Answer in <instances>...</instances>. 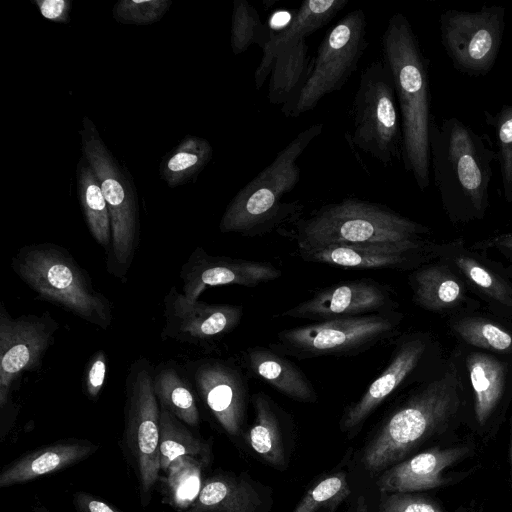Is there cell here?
Returning a JSON list of instances; mask_svg holds the SVG:
<instances>
[{
    "label": "cell",
    "mask_w": 512,
    "mask_h": 512,
    "mask_svg": "<svg viewBox=\"0 0 512 512\" xmlns=\"http://www.w3.org/2000/svg\"><path fill=\"white\" fill-rule=\"evenodd\" d=\"M383 62L395 86L401 118V159L418 188L430 184L431 114L428 65L405 15L393 14L381 37Z\"/></svg>",
    "instance_id": "cell-1"
},
{
    "label": "cell",
    "mask_w": 512,
    "mask_h": 512,
    "mask_svg": "<svg viewBox=\"0 0 512 512\" xmlns=\"http://www.w3.org/2000/svg\"><path fill=\"white\" fill-rule=\"evenodd\" d=\"M497 158L489 139L451 117L430 129V168L445 207L480 217L489 204L492 164Z\"/></svg>",
    "instance_id": "cell-2"
},
{
    "label": "cell",
    "mask_w": 512,
    "mask_h": 512,
    "mask_svg": "<svg viewBox=\"0 0 512 512\" xmlns=\"http://www.w3.org/2000/svg\"><path fill=\"white\" fill-rule=\"evenodd\" d=\"M11 268L41 299L103 330L112 324V302L95 289L87 271L64 247L25 245L12 257Z\"/></svg>",
    "instance_id": "cell-3"
},
{
    "label": "cell",
    "mask_w": 512,
    "mask_h": 512,
    "mask_svg": "<svg viewBox=\"0 0 512 512\" xmlns=\"http://www.w3.org/2000/svg\"><path fill=\"white\" fill-rule=\"evenodd\" d=\"M421 224L389 207L357 198L326 204L295 224L299 251L331 245L420 243Z\"/></svg>",
    "instance_id": "cell-4"
},
{
    "label": "cell",
    "mask_w": 512,
    "mask_h": 512,
    "mask_svg": "<svg viewBox=\"0 0 512 512\" xmlns=\"http://www.w3.org/2000/svg\"><path fill=\"white\" fill-rule=\"evenodd\" d=\"M457 380L451 373L421 388L393 411L367 443L362 463L376 474L440 432L458 410Z\"/></svg>",
    "instance_id": "cell-5"
},
{
    "label": "cell",
    "mask_w": 512,
    "mask_h": 512,
    "mask_svg": "<svg viewBox=\"0 0 512 512\" xmlns=\"http://www.w3.org/2000/svg\"><path fill=\"white\" fill-rule=\"evenodd\" d=\"M322 131V123L306 127L241 188L222 215L220 231L252 236L267 231L292 213L295 203L281 200L299 183L301 169L297 161Z\"/></svg>",
    "instance_id": "cell-6"
},
{
    "label": "cell",
    "mask_w": 512,
    "mask_h": 512,
    "mask_svg": "<svg viewBox=\"0 0 512 512\" xmlns=\"http://www.w3.org/2000/svg\"><path fill=\"white\" fill-rule=\"evenodd\" d=\"M82 154L95 171L111 222V244L106 254L107 272L125 279L139 243V206L135 186L88 117L80 130Z\"/></svg>",
    "instance_id": "cell-7"
},
{
    "label": "cell",
    "mask_w": 512,
    "mask_h": 512,
    "mask_svg": "<svg viewBox=\"0 0 512 512\" xmlns=\"http://www.w3.org/2000/svg\"><path fill=\"white\" fill-rule=\"evenodd\" d=\"M367 19L362 9L344 15L323 37L309 74L298 93L281 106L285 117H298L328 94L339 91L356 71L367 47Z\"/></svg>",
    "instance_id": "cell-8"
},
{
    "label": "cell",
    "mask_w": 512,
    "mask_h": 512,
    "mask_svg": "<svg viewBox=\"0 0 512 512\" xmlns=\"http://www.w3.org/2000/svg\"><path fill=\"white\" fill-rule=\"evenodd\" d=\"M351 142L384 166L401 158L402 130L392 75L382 61L361 72L353 105Z\"/></svg>",
    "instance_id": "cell-9"
},
{
    "label": "cell",
    "mask_w": 512,
    "mask_h": 512,
    "mask_svg": "<svg viewBox=\"0 0 512 512\" xmlns=\"http://www.w3.org/2000/svg\"><path fill=\"white\" fill-rule=\"evenodd\" d=\"M154 368L145 357L129 367L125 380V441L146 505L159 477L160 405L153 385Z\"/></svg>",
    "instance_id": "cell-10"
},
{
    "label": "cell",
    "mask_w": 512,
    "mask_h": 512,
    "mask_svg": "<svg viewBox=\"0 0 512 512\" xmlns=\"http://www.w3.org/2000/svg\"><path fill=\"white\" fill-rule=\"evenodd\" d=\"M396 326L388 311L319 321L280 331L271 347L298 359L355 354L391 335Z\"/></svg>",
    "instance_id": "cell-11"
},
{
    "label": "cell",
    "mask_w": 512,
    "mask_h": 512,
    "mask_svg": "<svg viewBox=\"0 0 512 512\" xmlns=\"http://www.w3.org/2000/svg\"><path fill=\"white\" fill-rule=\"evenodd\" d=\"M59 328L49 311L12 317L0 303V413L2 433L16 418L12 387L26 371L40 367Z\"/></svg>",
    "instance_id": "cell-12"
},
{
    "label": "cell",
    "mask_w": 512,
    "mask_h": 512,
    "mask_svg": "<svg viewBox=\"0 0 512 512\" xmlns=\"http://www.w3.org/2000/svg\"><path fill=\"white\" fill-rule=\"evenodd\" d=\"M441 43L454 66L468 75H483L494 66L505 28V7L478 11L446 10L440 16Z\"/></svg>",
    "instance_id": "cell-13"
},
{
    "label": "cell",
    "mask_w": 512,
    "mask_h": 512,
    "mask_svg": "<svg viewBox=\"0 0 512 512\" xmlns=\"http://www.w3.org/2000/svg\"><path fill=\"white\" fill-rule=\"evenodd\" d=\"M163 340L206 347L231 332L243 316V308L231 304L189 302L175 286L164 297Z\"/></svg>",
    "instance_id": "cell-14"
},
{
    "label": "cell",
    "mask_w": 512,
    "mask_h": 512,
    "mask_svg": "<svg viewBox=\"0 0 512 512\" xmlns=\"http://www.w3.org/2000/svg\"><path fill=\"white\" fill-rule=\"evenodd\" d=\"M185 371L223 430L238 436L246 417V386L240 372L233 365L217 359L188 363Z\"/></svg>",
    "instance_id": "cell-15"
},
{
    "label": "cell",
    "mask_w": 512,
    "mask_h": 512,
    "mask_svg": "<svg viewBox=\"0 0 512 512\" xmlns=\"http://www.w3.org/2000/svg\"><path fill=\"white\" fill-rule=\"evenodd\" d=\"M281 271L268 262L209 255L198 246L182 265V294L198 301L207 287L241 285L254 287L279 278Z\"/></svg>",
    "instance_id": "cell-16"
},
{
    "label": "cell",
    "mask_w": 512,
    "mask_h": 512,
    "mask_svg": "<svg viewBox=\"0 0 512 512\" xmlns=\"http://www.w3.org/2000/svg\"><path fill=\"white\" fill-rule=\"evenodd\" d=\"M389 302V293L384 285L360 279L327 287L282 315L319 322L386 312Z\"/></svg>",
    "instance_id": "cell-17"
},
{
    "label": "cell",
    "mask_w": 512,
    "mask_h": 512,
    "mask_svg": "<svg viewBox=\"0 0 512 512\" xmlns=\"http://www.w3.org/2000/svg\"><path fill=\"white\" fill-rule=\"evenodd\" d=\"M468 453L466 446L434 447L392 465L380 475L377 487L381 493H411L440 487L447 483L442 475L444 470Z\"/></svg>",
    "instance_id": "cell-18"
},
{
    "label": "cell",
    "mask_w": 512,
    "mask_h": 512,
    "mask_svg": "<svg viewBox=\"0 0 512 512\" xmlns=\"http://www.w3.org/2000/svg\"><path fill=\"white\" fill-rule=\"evenodd\" d=\"M425 350L426 345L421 339L400 343L386 368L362 396L345 410L340 423L342 431L348 432L359 427L414 371Z\"/></svg>",
    "instance_id": "cell-19"
},
{
    "label": "cell",
    "mask_w": 512,
    "mask_h": 512,
    "mask_svg": "<svg viewBox=\"0 0 512 512\" xmlns=\"http://www.w3.org/2000/svg\"><path fill=\"white\" fill-rule=\"evenodd\" d=\"M349 0H305L294 11L287 25L271 33L263 56L254 73L257 90L261 89L272 71L276 57L285 49L297 44L328 24Z\"/></svg>",
    "instance_id": "cell-20"
},
{
    "label": "cell",
    "mask_w": 512,
    "mask_h": 512,
    "mask_svg": "<svg viewBox=\"0 0 512 512\" xmlns=\"http://www.w3.org/2000/svg\"><path fill=\"white\" fill-rule=\"evenodd\" d=\"M420 247V243L331 245L299 254L305 261L344 269H390L403 266Z\"/></svg>",
    "instance_id": "cell-21"
},
{
    "label": "cell",
    "mask_w": 512,
    "mask_h": 512,
    "mask_svg": "<svg viewBox=\"0 0 512 512\" xmlns=\"http://www.w3.org/2000/svg\"><path fill=\"white\" fill-rule=\"evenodd\" d=\"M97 446L87 441H62L40 447L18 458L0 474V487L35 480L69 467L93 454Z\"/></svg>",
    "instance_id": "cell-22"
},
{
    "label": "cell",
    "mask_w": 512,
    "mask_h": 512,
    "mask_svg": "<svg viewBox=\"0 0 512 512\" xmlns=\"http://www.w3.org/2000/svg\"><path fill=\"white\" fill-rule=\"evenodd\" d=\"M265 500L244 475L218 474L207 479L186 512H262Z\"/></svg>",
    "instance_id": "cell-23"
},
{
    "label": "cell",
    "mask_w": 512,
    "mask_h": 512,
    "mask_svg": "<svg viewBox=\"0 0 512 512\" xmlns=\"http://www.w3.org/2000/svg\"><path fill=\"white\" fill-rule=\"evenodd\" d=\"M250 371L274 389L300 402H315L317 394L305 376L294 363L273 350L255 347L247 352Z\"/></svg>",
    "instance_id": "cell-24"
},
{
    "label": "cell",
    "mask_w": 512,
    "mask_h": 512,
    "mask_svg": "<svg viewBox=\"0 0 512 512\" xmlns=\"http://www.w3.org/2000/svg\"><path fill=\"white\" fill-rule=\"evenodd\" d=\"M77 194L86 225L106 254L111 244V222L106 200L99 179L84 156L79 159L76 170Z\"/></svg>",
    "instance_id": "cell-25"
},
{
    "label": "cell",
    "mask_w": 512,
    "mask_h": 512,
    "mask_svg": "<svg viewBox=\"0 0 512 512\" xmlns=\"http://www.w3.org/2000/svg\"><path fill=\"white\" fill-rule=\"evenodd\" d=\"M312 66L306 40L282 51L275 60L269 76L268 101L283 106L304 84Z\"/></svg>",
    "instance_id": "cell-26"
},
{
    "label": "cell",
    "mask_w": 512,
    "mask_h": 512,
    "mask_svg": "<svg viewBox=\"0 0 512 512\" xmlns=\"http://www.w3.org/2000/svg\"><path fill=\"white\" fill-rule=\"evenodd\" d=\"M467 368L474 390L476 419L483 425L502 397L506 366L490 355L472 353L467 358Z\"/></svg>",
    "instance_id": "cell-27"
},
{
    "label": "cell",
    "mask_w": 512,
    "mask_h": 512,
    "mask_svg": "<svg viewBox=\"0 0 512 512\" xmlns=\"http://www.w3.org/2000/svg\"><path fill=\"white\" fill-rule=\"evenodd\" d=\"M255 419L247 433L250 447L269 465L284 468L287 464L278 415L274 403L264 393L253 397Z\"/></svg>",
    "instance_id": "cell-28"
},
{
    "label": "cell",
    "mask_w": 512,
    "mask_h": 512,
    "mask_svg": "<svg viewBox=\"0 0 512 512\" xmlns=\"http://www.w3.org/2000/svg\"><path fill=\"white\" fill-rule=\"evenodd\" d=\"M153 385L160 407L189 426L199 424L195 395L184 373L173 365L161 364L154 369Z\"/></svg>",
    "instance_id": "cell-29"
},
{
    "label": "cell",
    "mask_w": 512,
    "mask_h": 512,
    "mask_svg": "<svg viewBox=\"0 0 512 512\" xmlns=\"http://www.w3.org/2000/svg\"><path fill=\"white\" fill-rule=\"evenodd\" d=\"M212 155L213 149L207 139L187 135L163 157L160 177L169 187L180 186L201 172Z\"/></svg>",
    "instance_id": "cell-30"
},
{
    "label": "cell",
    "mask_w": 512,
    "mask_h": 512,
    "mask_svg": "<svg viewBox=\"0 0 512 512\" xmlns=\"http://www.w3.org/2000/svg\"><path fill=\"white\" fill-rule=\"evenodd\" d=\"M193 456L208 463L209 446L195 437L184 423L165 408L160 407V468L165 471L179 457Z\"/></svg>",
    "instance_id": "cell-31"
},
{
    "label": "cell",
    "mask_w": 512,
    "mask_h": 512,
    "mask_svg": "<svg viewBox=\"0 0 512 512\" xmlns=\"http://www.w3.org/2000/svg\"><path fill=\"white\" fill-rule=\"evenodd\" d=\"M414 300L429 310H444L456 305L463 296L460 283L447 270L425 267L412 276Z\"/></svg>",
    "instance_id": "cell-32"
},
{
    "label": "cell",
    "mask_w": 512,
    "mask_h": 512,
    "mask_svg": "<svg viewBox=\"0 0 512 512\" xmlns=\"http://www.w3.org/2000/svg\"><path fill=\"white\" fill-rule=\"evenodd\" d=\"M207 464L193 456L174 460L164 471V485L170 502L177 508L188 509L197 499L202 488V467Z\"/></svg>",
    "instance_id": "cell-33"
},
{
    "label": "cell",
    "mask_w": 512,
    "mask_h": 512,
    "mask_svg": "<svg viewBox=\"0 0 512 512\" xmlns=\"http://www.w3.org/2000/svg\"><path fill=\"white\" fill-rule=\"evenodd\" d=\"M271 33L254 6L247 0H233L230 44L234 55L245 52L253 44L263 50Z\"/></svg>",
    "instance_id": "cell-34"
},
{
    "label": "cell",
    "mask_w": 512,
    "mask_h": 512,
    "mask_svg": "<svg viewBox=\"0 0 512 512\" xmlns=\"http://www.w3.org/2000/svg\"><path fill=\"white\" fill-rule=\"evenodd\" d=\"M350 495L351 487L347 472L337 471L314 484L292 512H332Z\"/></svg>",
    "instance_id": "cell-35"
},
{
    "label": "cell",
    "mask_w": 512,
    "mask_h": 512,
    "mask_svg": "<svg viewBox=\"0 0 512 512\" xmlns=\"http://www.w3.org/2000/svg\"><path fill=\"white\" fill-rule=\"evenodd\" d=\"M485 116L495 131L504 196L512 202V104L502 106L495 115L485 112Z\"/></svg>",
    "instance_id": "cell-36"
},
{
    "label": "cell",
    "mask_w": 512,
    "mask_h": 512,
    "mask_svg": "<svg viewBox=\"0 0 512 512\" xmlns=\"http://www.w3.org/2000/svg\"><path fill=\"white\" fill-rule=\"evenodd\" d=\"M457 334L467 343L496 351L512 347V336L500 326L482 319H464L454 325Z\"/></svg>",
    "instance_id": "cell-37"
},
{
    "label": "cell",
    "mask_w": 512,
    "mask_h": 512,
    "mask_svg": "<svg viewBox=\"0 0 512 512\" xmlns=\"http://www.w3.org/2000/svg\"><path fill=\"white\" fill-rule=\"evenodd\" d=\"M171 4V0H119L112 16L120 24L150 25L162 19Z\"/></svg>",
    "instance_id": "cell-38"
},
{
    "label": "cell",
    "mask_w": 512,
    "mask_h": 512,
    "mask_svg": "<svg viewBox=\"0 0 512 512\" xmlns=\"http://www.w3.org/2000/svg\"><path fill=\"white\" fill-rule=\"evenodd\" d=\"M459 269L484 293L504 304H510L507 286L474 259L461 256L455 259Z\"/></svg>",
    "instance_id": "cell-39"
},
{
    "label": "cell",
    "mask_w": 512,
    "mask_h": 512,
    "mask_svg": "<svg viewBox=\"0 0 512 512\" xmlns=\"http://www.w3.org/2000/svg\"><path fill=\"white\" fill-rule=\"evenodd\" d=\"M379 512H445L436 503L410 493H382Z\"/></svg>",
    "instance_id": "cell-40"
},
{
    "label": "cell",
    "mask_w": 512,
    "mask_h": 512,
    "mask_svg": "<svg viewBox=\"0 0 512 512\" xmlns=\"http://www.w3.org/2000/svg\"><path fill=\"white\" fill-rule=\"evenodd\" d=\"M107 356L104 350L96 351L87 363L84 375V389L87 396L97 399L106 378Z\"/></svg>",
    "instance_id": "cell-41"
},
{
    "label": "cell",
    "mask_w": 512,
    "mask_h": 512,
    "mask_svg": "<svg viewBox=\"0 0 512 512\" xmlns=\"http://www.w3.org/2000/svg\"><path fill=\"white\" fill-rule=\"evenodd\" d=\"M41 15L53 22L67 23L70 20L71 2L69 0H34Z\"/></svg>",
    "instance_id": "cell-42"
},
{
    "label": "cell",
    "mask_w": 512,
    "mask_h": 512,
    "mask_svg": "<svg viewBox=\"0 0 512 512\" xmlns=\"http://www.w3.org/2000/svg\"><path fill=\"white\" fill-rule=\"evenodd\" d=\"M74 504L78 512H121L108 503L84 492H78L74 495Z\"/></svg>",
    "instance_id": "cell-43"
},
{
    "label": "cell",
    "mask_w": 512,
    "mask_h": 512,
    "mask_svg": "<svg viewBox=\"0 0 512 512\" xmlns=\"http://www.w3.org/2000/svg\"><path fill=\"white\" fill-rule=\"evenodd\" d=\"M481 246H494L512 250V234H503L496 236L490 240L485 241L484 243H482Z\"/></svg>",
    "instance_id": "cell-44"
},
{
    "label": "cell",
    "mask_w": 512,
    "mask_h": 512,
    "mask_svg": "<svg viewBox=\"0 0 512 512\" xmlns=\"http://www.w3.org/2000/svg\"><path fill=\"white\" fill-rule=\"evenodd\" d=\"M354 512H369L366 499L363 496L358 498Z\"/></svg>",
    "instance_id": "cell-45"
},
{
    "label": "cell",
    "mask_w": 512,
    "mask_h": 512,
    "mask_svg": "<svg viewBox=\"0 0 512 512\" xmlns=\"http://www.w3.org/2000/svg\"><path fill=\"white\" fill-rule=\"evenodd\" d=\"M510 463H511V472H512V436H511V447H510Z\"/></svg>",
    "instance_id": "cell-46"
},
{
    "label": "cell",
    "mask_w": 512,
    "mask_h": 512,
    "mask_svg": "<svg viewBox=\"0 0 512 512\" xmlns=\"http://www.w3.org/2000/svg\"><path fill=\"white\" fill-rule=\"evenodd\" d=\"M35 512H47L44 508L39 507L35 510Z\"/></svg>",
    "instance_id": "cell-47"
}]
</instances>
